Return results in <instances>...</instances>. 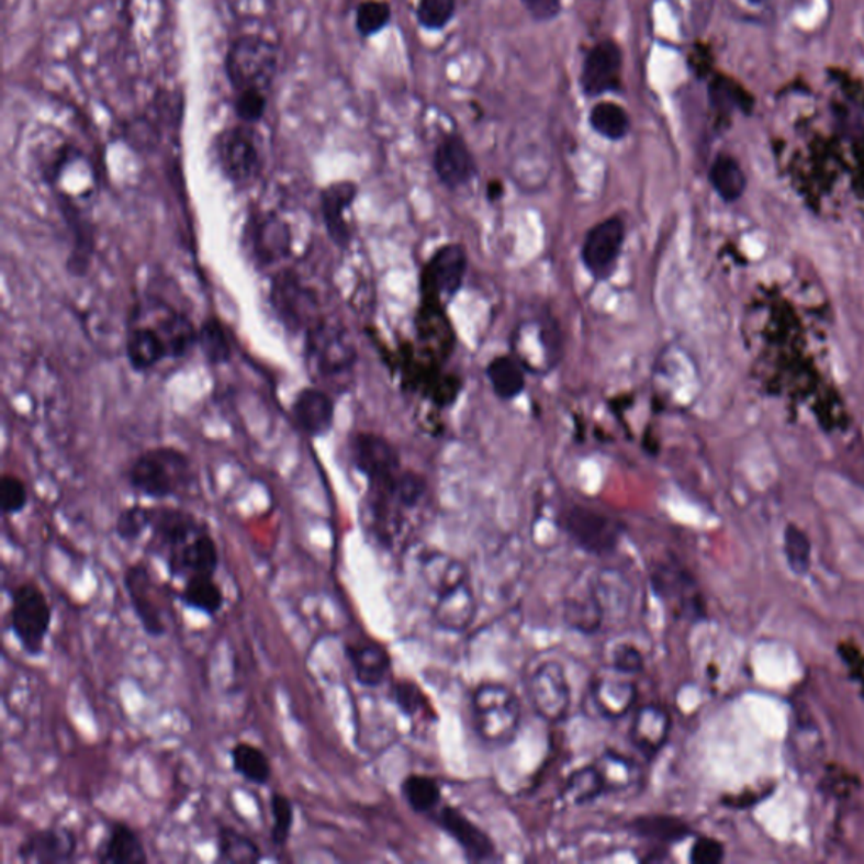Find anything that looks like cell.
Instances as JSON below:
<instances>
[{
	"label": "cell",
	"mask_w": 864,
	"mask_h": 864,
	"mask_svg": "<svg viewBox=\"0 0 864 864\" xmlns=\"http://www.w3.org/2000/svg\"><path fill=\"white\" fill-rule=\"evenodd\" d=\"M433 819L446 834L451 835L470 863L496 860L495 843L490 835L457 807H439Z\"/></svg>",
	"instance_id": "ffe728a7"
},
{
	"label": "cell",
	"mask_w": 864,
	"mask_h": 864,
	"mask_svg": "<svg viewBox=\"0 0 864 864\" xmlns=\"http://www.w3.org/2000/svg\"><path fill=\"white\" fill-rule=\"evenodd\" d=\"M345 655L350 662L355 681L361 687L375 689L382 686L392 671L391 653L382 643L373 640H358L345 646Z\"/></svg>",
	"instance_id": "f1b7e54d"
},
{
	"label": "cell",
	"mask_w": 864,
	"mask_h": 864,
	"mask_svg": "<svg viewBox=\"0 0 864 864\" xmlns=\"http://www.w3.org/2000/svg\"><path fill=\"white\" fill-rule=\"evenodd\" d=\"M630 829L639 838L649 839L653 843L675 844L693 834V829L681 817L667 816V813H649L640 816L630 822Z\"/></svg>",
	"instance_id": "d6a6232c"
},
{
	"label": "cell",
	"mask_w": 864,
	"mask_h": 864,
	"mask_svg": "<svg viewBox=\"0 0 864 864\" xmlns=\"http://www.w3.org/2000/svg\"><path fill=\"white\" fill-rule=\"evenodd\" d=\"M561 527L577 549L596 558L617 551L625 532L624 524L617 518L580 505L564 512Z\"/></svg>",
	"instance_id": "ba28073f"
},
{
	"label": "cell",
	"mask_w": 864,
	"mask_h": 864,
	"mask_svg": "<svg viewBox=\"0 0 864 864\" xmlns=\"http://www.w3.org/2000/svg\"><path fill=\"white\" fill-rule=\"evenodd\" d=\"M150 521H153V507L132 505L119 514L115 520V534L124 542H135L150 529Z\"/></svg>",
	"instance_id": "c3c4849f"
},
{
	"label": "cell",
	"mask_w": 864,
	"mask_h": 864,
	"mask_svg": "<svg viewBox=\"0 0 864 864\" xmlns=\"http://www.w3.org/2000/svg\"><path fill=\"white\" fill-rule=\"evenodd\" d=\"M270 304L282 326L289 332L313 328L322 317L317 316V295L307 288L292 270H281L270 284Z\"/></svg>",
	"instance_id": "9c48e42d"
},
{
	"label": "cell",
	"mask_w": 864,
	"mask_h": 864,
	"mask_svg": "<svg viewBox=\"0 0 864 864\" xmlns=\"http://www.w3.org/2000/svg\"><path fill=\"white\" fill-rule=\"evenodd\" d=\"M304 336V358L311 379L323 389L325 385L339 389L357 363V350L347 329L319 319Z\"/></svg>",
	"instance_id": "5b68a950"
},
{
	"label": "cell",
	"mask_w": 864,
	"mask_h": 864,
	"mask_svg": "<svg viewBox=\"0 0 864 864\" xmlns=\"http://www.w3.org/2000/svg\"><path fill=\"white\" fill-rule=\"evenodd\" d=\"M392 21V8L386 0H361L355 9V30L363 40L382 33Z\"/></svg>",
	"instance_id": "ee69618b"
},
{
	"label": "cell",
	"mask_w": 864,
	"mask_h": 864,
	"mask_svg": "<svg viewBox=\"0 0 864 864\" xmlns=\"http://www.w3.org/2000/svg\"><path fill=\"white\" fill-rule=\"evenodd\" d=\"M30 504V493L26 483L15 474H4L0 480V508L5 517L19 515L26 510Z\"/></svg>",
	"instance_id": "f907efd6"
},
{
	"label": "cell",
	"mask_w": 864,
	"mask_h": 864,
	"mask_svg": "<svg viewBox=\"0 0 864 864\" xmlns=\"http://www.w3.org/2000/svg\"><path fill=\"white\" fill-rule=\"evenodd\" d=\"M281 65V49L270 37L245 33L234 37L226 48L223 71L232 93L260 90L270 93Z\"/></svg>",
	"instance_id": "3957f363"
},
{
	"label": "cell",
	"mask_w": 864,
	"mask_h": 864,
	"mask_svg": "<svg viewBox=\"0 0 864 864\" xmlns=\"http://www.w3.org/2000/svg\"><path fill=\"white\" fill-rule=\"evenodd\" d=\"M198 348L203 354L204 360L213 367L226 366L234 357L231 335L218 317L204 319L203 325L198 328Z\"/></svg>",
	"instance_id": "ab89813d"
},
{
	"label": "cell",
	"mask_w": 864,
	"mask_h": 864,
	"mask_svg": "<svg viewBox=\"0 0 864 864\" xmlns=\"http://www.w3.org/2000/svg\"><path fill=\"white\" fill-rule=\"evenodd\" d=\"M124 587L135 617L139 620L146 635L153 639L165 637L168 631L165 615H162L161 606L157 603V591L153 577H150L149 568L144 562L128 565L124 573Z\"/></svg>",
	"instance_id": "ac0fdd59"
},
{
	"label": "cell",
	"mask_w": 864,
	"mask_h": 864,
	"mask_svg": "<svg viewBox=\"0 0 864 864\" xmlns=\"http://www.w3.org/2000/svg\"><path fill=\"white\" fill-rule=\"evenodd\" d=\"M179 602L188 609L212 618L222 611L225 596L215 576H194L184 581L183 590L179 591Z\"/></svg>",
	"instance_id": "d590c367"
},
{
	"label": "cell",
	"mask_w": 864,
	"mask_h": 864,
	"mask_svg": "<svg viewBox=\"0 0 864 864\" xmlns=\"http://www.w3.org/2000/svg\"><path fill=\"white\" fill-rule=\"evenodd\" d=\"M467 269V250L461 245L451 244L439 248L424 269L427 298L439 303L452 300L463 285Z\"/></svg>",
	"instance_id": "d6986e66"
},
{
	"label": "cell",
	"mask_w": 864,
	"mask_h": 864,
	"mask_svg": "<svg viewBox=\"0 0 864 864\" xmlns=\"http://www.w3.org/2000/svg\"><path fill=\"white\" fill-rule=\"evenodd\" d=\"M602 777L605 794H620L642 782V766L637 760L615 750H606L593 762Z\"/></svg>",
	"instance_id": "1f68e13d"
},
{
	"label": "cell",
	"mask_w": 864,
	"mask_h": 864,
	"mask_svg": "<svg viewBox=\"0 0 864 864\" xmlns=\"http://www.w3.org/2000/svg\"><path fill=\"white\" fill-rule=\"evenodd\" d=\"M752 2H763V0H752Z\"/></svg>",
	"instance_id": "680465c9"
},
{
	"label": "cell",
	"mask_w": 864,
	"mask_h": 864,
	"mask_svg": "<svg viewBox=\"0 0 864 864\" xmlns=\"http://www.w3.org/2000/svg\"><path fill=\"white\" fill-rule=\"evenodd\" d=\"M630 675L615 674L596 675L590 684V703L598 712L599 718L617 721L625 718L635 708L639 699L637 684Z\"/></svg>",
	"instance_id": "7402d4cb"
},
{
	"label": "cell",
	"mask_w": 864,
	"mask_h": 864,
	"mask_svg": "<svg viewBox=\"0 0 864 864\" xmlns=\"http://www.w3.org/2000/svg\"><path fill=\"white\" fill-rule=\"evenodd\" d=\"M709 181H711L716 193L726 203L740 200L747 190V176H744L740 162L728 154H719L716 157L711 171H709Z\"/></svg>",
	"instance_id": "60d3db41"
},
{
	"label": "cell",
	"mask_w": 864,
	"mask_h": 864,
	"mask_svg": "<svg viewBox=\"0 0 864 864\" xmlns=\"http://www.w3.org/2000/svg\"><path fill=\"white\" fill-rule=\"evenodd\" d=\"M401 794L405 804L416 813H435L441 807V785L423 773H411L402 781Z\"/></svg>",
	"instance_id": "f35d334b"
},
{
	"label": "cell",
	"mask_w": 864,
	"mask_h": 864,
	"mask_svg": "<svg viewBox=\"0 0 864 864\" xmlns=\"http://www.w3.org/2000/svg\"><path fill=\"white\" fill-rule=\"evenodd\" d=\"M603 795H606L605 787L593 763L571 773L561 792L562 800L571 806H586Z\"/></svg>",
	"instance_id": "b9f144b4"
},
{
	"label": "cell",
	"mask_w": 864,
	"mask_h": 864,
	"mask_svg": "<svg viewBox=\"0 0 864 864\" xmlns=\"http://www.w3.org/2000/svg\"><path fill=\"white\" fill-rule=\"evenodd\" d=\"M433 166L439 181L449 190L467 187L476 176L473 154L463 137L458 134L446 135L438 144L433 157Z\"/></svg>",
	"instance_id": "4316f807"
},
{
	"label": "cell",
	"mask_w": 864,
	"mask_h": 864,
	"mask_svg": "<svg viewBox=\"0 0 864 864\" xmlns=\"http://www.w3.org/2000/svg\"><path fill=\"white\" fill-rule=\"evenodd\" d=\"M127 482L135 493L154 502L176 498L193 486V464L179 449L169 446L150 448L132 461Z\"/></svg>",
	"instance_id": "7a4b0ae2"
},
{
	"label": "cell",
	"mask_w": 864,
	"mask_h": 864,
	"mask_svg": "<svg viewBox=\"0 0 864 864\" xmlns=\"http://www.w3.org/2000/svg\"><path fill=\"white\" fill-rule=\"evenodd\" d=\"M232 770L247 784L266 787L272 778L269 756L256 744L240 741L231 750Z\"/></svg>",
	"instance_id": "8d00e7d4"
},
{
	"label": "cell",
	"mask_w": 864,
	"mask_h": 864,
	"mask_svg": "<svg viewBox=\"0 0 864 864\" xmlns=\"http://www.w3.org/2000/svg\"><path fill=\"white\" fill-rule=\"evenodd\" d=\"M471 712L474 731L483 743L507 747L520 731L521 704L505 684H480L471 696Z\"/></svg>",
	"instance_id": "8992f818"
},
{
	"label": "cell",
	"mask_w": 864,
	"mask_h": 864,
	"mask_svg": "<svg viewBox=\"0 0 864 864\" xmlns=\"http://www.w3.org/2000/svg\"><path fill=\"white\" fill-rule=\"evenodd\" d=\"M209 529L203 520L176 507H153V521H150L149 552L159 556L161 559L168 558L176 549Z\"/></svg>",
	"instance_id": "9a60e30c"
},
{
	"label": "cell",
	"mask_w": 864,
	"mask_h": 864,
	"mask_svg": "<svg viewBox=\"0 0 864 864\" xmlns=\"http://www.w3.org/2000/svg\"><path fill=\"white\" fill-rule=\"evenodd\" d=\"M839 653L843 657L844 664L851 669V675H853L856 681L861 682V686L864 687V655L863 653L857 650V647H854L853 643L850 646H841L839 647Z\"/></svg>",
	"instance_id": "9f6ffc18"
},
{
	"label": "cell",
	"mask_w": 864,
	"mask_h": 864,
	"mask_svg": "<svg viewBox=\"0 0 864 864\" xmlns=\"http://www.w3.org/2000/svg\"><path fill=\"white\" fill-rule=\"evenodd\" d=\"M625 223L618 216L591 226L584 237L581 257L584 267L596 281H606L617 269L625 244Z\"/></svg>",
	"instance_id": "4fadbf2b"
},
{
	"label": "cell",
	"mask_w": 864,
	"mask_h": 864,
	"mask_svg": "<svg viewBox=\"0 0 864 864\" xmlns=\"http://www.w3.org/2000/svg\"><path fill=\"white\" fill-rule=\"evenodd\" d=\"M172 580H190L194 576H215L220 568V552L210 529L198 534L190 542L165 559Z\"/></svg>",
	"instance_id": "44dd1931"
},
{
	"label": "cell",
	"mask_w": 864,
	"mask_h": 864,
	"mask_svg": "<svg viewBox=\"0 0 864 864\" xmlns=\"http://www.w3.org/2000/svg\"><path fill=\"white\" fill-rule=\"evenodd\" d=\"M562 618L571 630L583 635H596L606 621L605 608L596 591L595 580L574 584L573 591L562 602Z\"/></svg>",
	"instance_id": "484cf974"
},
{
	"label": "cell",
	"mask_w": 864,
	"mask_h": 864,
	"mask_svg": "<svg viewBox=\"0 0 864 864\" xmlns=\"http://www.w3.org/2000/svg\"><path fill=\"white\" fill-rule=\"evenodd\" d=\"M725 860V846L715 838H697L691 848L689 861L693 864H719Z\"/></svg>",
	"instance_id": "db71d44e"
},
{
	"label": "cell",
	"mask_w": 864,
	"mask_h": 864,
	"mask_svg": "<svg viewBox=\"0 0 864 864\" xmlns=\"http://www.w3.org/2000/svg\"><path fill=\"white\" fill-rule=\"evenodd\" d=\"M433 618L448 633H464L479 615V599L474 595L471 580L449 587L433 598Z\"/></svg>",
	"instance_id": "d4e9b609"
},
{
	"label": "cell",
	"mask_w": 864,
	"mask_h": 864,
	"mask_svg": "<svg viewBox=\"0 0 864 864\" xmlns=\"http://www.w3.org/2000/svg\"><path fill=\"white\" fill-rule=\"evenodd\" d=\"M609 665L613 672L624 675H637L643 671V653L631 643H618L609 652Z\"/></svg>",
	"instance_id": "f5cc1de1"
},
{
	"label": "cell",
	"mask_w": 864,
	"mask_h": 864,
	"mask_svg": "<svg viewBox=\"0 0 864 864\" xmlns=\"http://www.w3.org/2000/svg\"><path fill=\"white\" fill-rule=\"evenodd\" d=\"M198 347V328L187 314L165 303L137 307L125 336V357L134 372H150Z\"/></svg>",
	"instance_id": "6da1fadb"
},
{
	"label": "cell",
	"mask_w": 864,
	"mask_h": 864,
	"mask_svg": "<svg viewBox=\"0 0 864 864\" xmlns=\"http://www.w3.org/2000/svg\"><path fill=\"white\" fill-rule=\"evenodd\" d=\"M93 860L100 864H144L149 861L139 832L127 822H112L97 844Z\"/></svg>",
	"instance_id": "f546056e"
},
{
	"label": "cell",
	"mask_w": 864,
	"mask_h": 864,
	"mask_svg": "<svg viewBox=\"0 0 864 864\" xmlns=\"http://www.w3.org/2000/svg\"><path fill=\"white\" fill-rule=\"evenodd\" d=\"M350 460L369 485L386 482L401 473L397 449L382 436L358 433L350 441Z\"/></svg>",
	"instance_id": "2e32d148"
},
{
	"label": "cell",
	"mask_w": 864,
	"mask_h": 864,
	"mask_svg": "<svg viewBox=\"0 0 864 864\" xmlns=\"http://www.w3.org/2000/svg\"><path fill=\"white\" fill-rule=\"evenodd\" d=\"M269 102V93L260 92V90H245V92L234 93L232 109H234L237 122L257 125L266 119Z\"/></svg>",
	"instance_id": "7dc6e473"
},
{
	"label": "cell",
	"mask_w": 864,
	"mask_h": 864,
	"mask_svg": "<svg viewBox=\"0 0 864 864\" xmlns=\"http://www.w3.org/2000/svg\"><path fill=\"white\" fill-rule=\"evenodd\" d=\"M269 807L270 816H272L270 841H272L276 848L282 850V848L288 846L292 829H294V804H292L288 795L281 794V792H272V794H270Z\"/></svg>",
	"instance_id": "bcb514c9"
},
{
	"label": "cell",
	"mask_w": 864,
	"mask_h": 864,
	"mask_svg": "<svg viewBox=\"0 0 864 864\" xmlns=\"http://www.w3.org/2000/svg\"><path fill=\"white\" fill-rule=\"evenodd\" d=\"M784 554L792 573L806 576L812 564V543L800 527L788 524L784 532Z\"/></svg>",
	"instance_id": "f6af8a7d"
},
{
	"label": "cell",
	"mask_w": 864,
	"mask_h": 864,
	"mask_svg": "<svg viewBox=\"0 0 864 864\" xmlns=\"http://www.w3.org/2000/svg\"><path fill=\"white\" fill-rule=\"evenodd\" d=\"M358 197L354 181H335L319 193V210L325 222L326 234L336 247L347 248L354 238L348 212Z\"/></svg>",
	"instance_id": "603a6c76"
},
{
	"label": "cell",
	"mask_w": 864,
	"mask_h": 864,
	"mask_svg": "<svg viewBox=\"0 0 864 864\" xmlns=\"http://www.w3.org/2000/svg\"><path fill=\"white\" fill-rule=\"evenodd\" d=\"M78 835L65 826L37 829L22 839L15 857L26 864H66L78 854Z\"/></svg>",
	"instance_id": "e0dca14e"
},
{
	"label": "cell",
	"mask_w": 864,
	"mask_h": 864,
	"mask_svg": "<svg viewBox=\"0 0 864 864\" xmlns=\"http://www.w3.org/2000/svg\"><path fill=\"white\" fill-rule=\"evenodd\" d=\"M392 697H394V703L399 711L407 716V718H414V716L419 715V712L426 711V696H424L420 687L414 684V682H395L394 689H392Z\"/></svg>",
	"instance_id": "816d5d0a"
},
{
	"label": "cell",
	"mask_w": 864,
	"mask_h": 864,
	"mask_svg": "<svg viewBox=\"0 0 864 864\" xmlns=\"http://www.w3.org/2000/svg\"><path fill=\"white\" fill-rule=\"evenodd\" d=\"M52 621V605L36 583L22 581L12 587L9 624L22 652L30 657L44 652Z\"/></svg>",
	"instance_id": "52a82bcc"
},
{
	"label": "cell",
	"mask_w": 864,
	"mask_h": 864,
	"mask_svg": "<svg viewBox=\"0 0 864 864\" xmlns=\"http://www.w3.org/2000/svg\"><path fill=\"white\" fill-rule=\"evenodd\" d=\"M335 401L326 389L304 386L291 405V416L298 429L307 438H323L335 424Z\"/></svg>",
	"instance_id": "cb8c5ba5"
},
{
	"label": "cell",
	"mask_w": 864,
	"mask_h": 864,
	"mask_svg": "<svg viewBox=\"0 0 864 864\" xmlns=\"http://www.w3.org/2000/svg\"><path fill=\"white\" fill-rule=\"evenodd\" d=\"M596 591L602 599L603 608L606 613V621L609 618H621L627 615L633 599L630 583L621 571L602 570L595 577Z\"/></svg>",
	"instance_id": "836d02e7"
},
{
	"label": "cell",
	"mask_w": 864,
	"mask_h": 864,
	"mask_svg": "<svg viewBox=\"0 0 864 864\" xmlns=\"http://www.w3.org/2000/svg\"><path fill=\"white\" fill-rule=\"evenodd\" d=\"M655 595L669 605L675 617L697 621L706 618V603L689 571L674 562H659L650 573Z\"/></svg>",
	"instance_id": "30bf717a"
},
{
	"label": "cell",
	"mask_w": 864,
	"mask_h": 864,
	"mask_svg": "<svg viewBox=\"0 0 864 864\" xmlns=\"http://www.w3.org/2000/svg\"><path fill=\"white\" fill-rule=\"evenodd\" d=\"M624 52L613 40L596 43L584 56L581 88L586 97L620 92L624 85Z\"/></svg>",
	"instance_id": "5bb4252c"
},
{
	"label": "cell",
	"mask_w": 864,
	"mask_h": 864,
	"mask_svg": "<svg viewBox=\"0 0 864 864\" xmlns=\"http://www.w3.org/2000/svg\"><path fill=\"white\" fill-rule=\"evenodd\" d=\"M537 716L548 722H561L571 709V686L565 669L558 661H546L534 669L527 684Z\"/></svg>",
	"instance_id": "8fae6325"
},
{
	"label": "cell",
	"mask_w": 864,
	"mask_h": 864,
	"mask_svg": "<svg viewBox=\"0 0 864 864\" xmlns=\"http://www.w3.org/2000/svg\"><path fill=\"white\" fill-rule=\"evenodd\" d=\"M502 194H504V187H502V184H500L498 181H495V183H490V187H489V197L490 198H493V200H496V198L502 197Z\"/></svg>",
	"instance_id": "6f0895ef"
},
{
	"label": "cell",
	"mask_w": 864,
	"mask_h": 864,
	"mask_svg": "<svg viewBox=\"0 0 864 864\" xmlns=\"http://www.w3.org/2000/svg\"><path fill=\"white\" fill-rule=\"evenodd\" d=\"M212 153L220 175L238 190L254 187L266 168L262 137L256 125H226L213 137Z\"/></svg>",
	"instance_id": "277c9868"
},
{
	"label": "cell",
	"mask_w": 864,
	"mask_h": 864,
	"mask_svg": "<svg viewBox=\"0 0 864 864\" xmlns=\"http://www.w3.org/2000/svg\"><path fill=\"white\" fill-rule=\"evenodd\" d=\"M590 125L603 139L617 143L627 137L631 122L624 106L615 102H599L591 109Z\"/></svg>",
	"instance_id": "7bdbcfd3"
},
{
	"label": "cell",
	"mask_w": 864,
	"mask_h": 864,
	"mask_svg": "<svg viewBox=\"0 0 864 864\" xmlns=\"http://www.w3.org/2000/svg\"><path fill=\"white\" fill-rule=\"evenodd\" d=\"M419 576L433 598L449 587L470 580V571L460 559L441 551H427L420 558Z\"/></svg>",
	"instance_id": "4dcf8cb0"
},
{
	"label": "cell",
	"mask_w": 864,
	"mask_h": 864,
	"mask_svg": "<svg viewBox=\"0 0 864 864\" xmlns=\"http://www.w3.org/2000/svg\"><path fill=\"white\" fill-rule=\"evenodd\" d=\"M671 715L659 704H646L635 712L630 726V743L646 760L655 759L667 744L671 734Z\"/></svg>",
	"instance_id": "83f0119b"
},
{
	"label": "cell",
	"mask_w": 864,
	"mask_h": 864,
	"mask_svg": "<svg viewBox=\"0 0 864 864\" xmlns=\"http://www.w3.org/2000/svg\"><path fill=\"white\" fill-rule=\"evenodd\" d=\"M486 377L492 383L493 392L502 401H512L526 391V372L517 358L502 355L490 361Z\"/></svg>",
	"instance_id": "74e56055"
},
{
	"label": "cell",
	"mask_w": 864,
	"mask_h": 864,
	"mask_svg": "<svg viewBox=\"0 0 864 864\" xmlns=\"http://www.w3.org/2000/svg\"><path fill=\"white\" fill-rule=\"evenodd\" d=\"M457 12V0H419L417 21L427 31H441Z\"/></svg>",
	"instance_id": "681fc988"
},
{
	"label": "cell",
	"mask_w": 864,
	"mask_h": 864,
	"mask_svg": "<svg viewBox=\"0 0 864 864\" xmlns=\"http://www.w3.org/2000/svg\"><path fill=\"white\" fill-rule=\"evenodd\" d=\"M244 244L257 267L276 266L291 254V228L274 213H256L245 223Z\"/></svg>",
	"instance_id": "7c38bea8"
},
{
	"label": "cell",
	"mask_w": 864,
	"mask_h": 864,
	"mask_svg": "<svg viewBox=\"0 0 864 864\" xmlns=\"http://www.w3.org/2000/svg\"><path fill=\"white\" fill-rule=\"evenodd\" d=\"M536 21L546 22L558 18L561 0H520Z\"/></svg>",
	"instance_id": "11a10c76"
},
{
	"label": "cell",
	"mask_w": 864,
	"mask_h": 864,
	"mask_svg": "<svg viewBox=\"0 0 864 864\" xmlns=\"http://www.w3.org/2000/svg\"><path fill=\"white\" fill-rule=\"evenodd\" d=\"M262 850L253 838L232 826L216 829V863L256 864L262 861Z\"/></svg>",
	"instance_id": "e575fe53"
}]
</instances>
